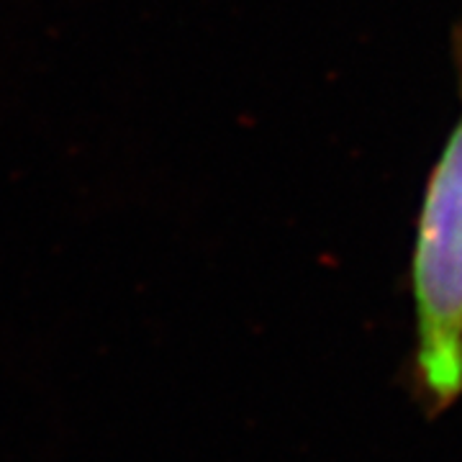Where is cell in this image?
Segmentation results:
<instances>
[{"instance_id":"cell-1","label":"cell","mask_w":462,"mask_h":462,"mask_svg":"<svg viewBox=\"0 0 462 462\" xmlns=\"http://www.w3.org/2000/svg\"><path fill=\"white\" fill-rule=\"evenodd\" d=\"M462 103V21L452 32ZM413 352L406 383L427 419L462 398V111L430 170L413 229Z\"/></svg>"}]
</instances>
